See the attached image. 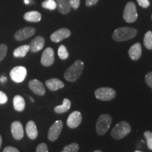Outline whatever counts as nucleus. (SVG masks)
Returning a JSON list of instances; mask_svg holds the SVG:
<instances>
[{
	"label": "nucleus",
	"mask_w": 152,
	"mask_h": 152,
	"mask_svg": "<svg viewBox=\"0 0 152 152\" xmlns=\"http://www.w3.org/2000/svg\"><path fill=\"white\" fill-rule=\"evenodd\" d=\"M84 69V63L77 60L66 70L64 73V77L67 81L75 82L80 77Z\"/></svg>",
	"instance_id": "nucleus-1"
},
{
	"label": "nucleus",
	"mask_w": 152,
	"mask_h": 152,
	"mask_svg": "<svg viewBox=\"0 0 152 152\" xmlns=\"http://www.w3.org/2000/svg\"><path fill=\"white\" fill-rule=\"evenodd\" d=\"M137 31L135 28L122 27L117 28L113 34V39L116 42H124L132 39L137 35Z\"/></svg>",
	"instance_id": "nucleus-2"
},
{
	"label": "nucleus",
	"mask_w": 152,
	"mask_h": 152,
	"mask_svg": "<svg viewBox=\"0 0 152 152\" xmlns=\"http://www.w3.org/2000/svg\"><path fill=\"white\" fill-rule=\"evenodd\" d=\"M130 132L131 127L130 124L126 121H121L112 129L111 134L115 140H121L128 135Z\"/></svg>",
	"instance_id": "nucleus-3"
},
{
	"label": "nucleus",
	"mask_w": 152,
	"mask_h": 152,
	"mask_svg": "<svg viewBox=\"0 0 152 152\" xmlns=\"http://www.w3.org/2000/svg\"><path fill=\"white\" fill-rule=\"evenodd\" d=\"M111 122L112 118L109 114H102L100 115L96 125V132L99 135L102 136L106 134L111 126Z\"/></svg>",
	"instance_id": "nucleus-4"
},
{
	"label": "nucleus",
	"mask_w": 152,
	"mask_h": 152,
	"mask_svg": "<svg viewBox=\"0 0 152 152\" xmlns=\"http://www.w3.org/2000/svg\"><path fill=\"white\" fill-rule=\"evenodd\" d=\"M138 14L137 11L135 4L130 1L125 5L123 11V19L127 23H134L137 19Z\"/></svg>",
	"instance_id": "nucleus-5"
},
{
	"label": "nucleus",
	"mask_w": 152,
	"mask_h": 152,
	"mask_svg": "<svg viewBox=\"0 0 152 152\" xmlns=\"http://www.w3.org/2000/svg\"><path fill=\"white\" fill-rule=\"evenodd\" d=\"M95 96L102 101H110L115 96V91L111 87H100L95 91Z\"/></svg>",
	"instance_id": "nucleus-6"
},
{
	"label": "nucleus",
	"mask_w": 152,
	"mask_h": 152,
	"mask_svg": "<svg viewBox=\"0 0 152 152\" xmlns=\"http://www.w3.org/2000/svg\"><path fill=\"white\" fill-rule=\"evenodd\" d=\"M27 69L24 66H16L10 71V77L15 83H20L26 79Z\"/></svg>",
	"instance_id": "nucleus-7"
},
{
	"label": "nucleus",
	"mask_w": 152,
	"mask_h": 152,
	"mask_svg": "<svg viewBox=\"0 0 152 152\" xmlns=\"http://www.w3.org/2000/svg\"><path fill=\"white\" fill-rule=\"evenodd\" d=\"M63 128V122L61 121H56L49 128L48 132V139L50 141L54 142L59 137Z\"/></svg>",
	"instance_id": "nucleus-8"
},
{
	"label": "nucleus",
	"mask_w": 152,
	"mask_h": 152,
	"mask_svg": "<svg viewBox=\"0 0 152 152\" xmlns=\"http://www.w3.org/2000/svg\"><path fill=\"white\" fill-rule=\"evenodd\" d=\"M35 32V28L33 27H25L22 29L18 30L15 33L14 37L17 41H23L34 35Z\"/></svg>",
	"instance_id": "nucleus-9"
},
{
	"label": "nucleus",
	"mask_w": 152,
	"mask_h": 152,
	"mask_svg": "<svg viewBox=\"0 0 152 152\" xmlns=\"http://www.w3.org/2000/svg\"><path fill=\"white\" fill-rule=\"evenodd\" d=\"M41 64L44 66H50L54 62V52L51 47H47L44 51L41 57Z\"/></svg>",
	"instance_id": "nucleus-10"
},
{
	"label": "nucleus",
	"mask_w": 152,
	"mask_h": 152,
	"mask_svg": "<svg viewBox=\"0 0 152 152\" xmlns=\"http://www.w3.org/2000/svg\"><path fill=\"white\" fill-rule=\"evenodd\" d=\"M71 35V33L70 30H68V28H63L53 33L50 36V39L54 42H59L63 39L69 37Z\"/></svg>",
	"instance_id": "nucleus-11"
},
{
	"label": "nucleus",
	"mask_w": 152,
	"mask_h": 152,
	"mask_svg": "<svg viewBox=\"0 0 152 152\" xmlns=\"http://www.w3.org/2000/svg\"><path fill=\"white\" fill-rule=\"evenodd\" d=\"M82 115L79 111H73L68 116L66 123L70 128L74 129L77 128L82 122Z\"/></svg>",
	"instance_id": "nucleus-12"
},
{
	"label": "nucleus",
	"mask_w": 152,
	"mask_h": 152,
	"mask_svg": "<svg viewBox=\"0 0 152 152\" xmlns=\"http://www.w3.org/2000/svg\"><path fill=\"white\" fill-rule=\"evenodd\" d=\"M28 86H29L30 90L33 91L35 94L39 95V96H43L46 92L43 83L37 79L30 80L28 83Z\"/></svg>",
	"instance_id": "nucleus-13"
},
{
	"label": "nucleus",
	"mask_w": 152,
	"mask_h": 152,
	"mask_svg": "<svg viewBox=\"0 0 152 152\" xmlns=\"http://www.w3.org/2000/svg\"><path fill=\"white\" fill-rule=\"evenodd\" d=\"M11 134H12L15 140H20L23 137V127L21 123L19 122V121H14L12 123L11 125Z\"/></svg>",
	"instance_id": "nucleus-14"
},
{
	"label": "nucleus",
	"mask_w": 152,
	"mask_h": 152,
	"mask_svg": "<svg viewBox=\"0 0 152 152\" xmlns=\"http://www.w3.org/2000/svg\"><path fill=\"white\" fill-rule=\"evenodd\" d=\"M45 40L42 36H37L30 43V50L32 52H37L45 46Z\"/></svg>",
	"instance_id": "nucleus-15"
},
{
	"label": "nucleus",
	"mask_w": 152,
	"mask_h": 152,
	"mask_svg": "<svg viewBox=\"0 0 152 152\" xmlns=\"http://www.w3.org/2000/svg\"><path fill=\"white\" fill-rule=\"evenodd\" d=\"M129 56L133 61L140 59L142 56V46L140 43L137 42L130 47L128 51Z\"/></svg>",
	"instance_id": "nucleus-16"
},
{
	"label": "nucleus",
	"mask_w": 152,
	"mask_h": 152,
	"mask_svg": "<svg viewBox=\"0 0 152 152\" xmlns=\"http://www.w3.org/2000/svg\"><path fill=\"white\" fill-rule=\"evenodd\" d=\"M45 84L47 88L51 91H56L64 87V83L61 80L57 78L47 80L45 82Z\"/></svg>",
	"instance_id": "nucleus-17"
},
{
	"label": "nucleus",
	"mask_w": 152,
	"mask_h": 152,
	"mask_svg": "<svg viewBox=\"0 0 152 152\" xmlns=\"http://www.w3.org/2000/svg\"><path fill=\"white\" fill-rule=\"evenodd\" d=\"M26 132L30 140H35L38 135V131L35 123L33 121H28L26 127Z\"/></svg>",
	"instance_id": "nucleus-18"
},
{
	"label": "nucleus",
	"mask_w": 152,
	"mask_h": 152,
	"mask_svg": "<svg viewBox=\"0 0 152 152\" xmlns=\"http://www.w3.org/2000/svg\"><path fill=\"white\" fill-rule=\"evenodd\" d=\"M58 11L62 14H67L71 10L69 0H56Z\"/></svg>",
	"instance_id": "nucleus-19"
},
{
	"label": "nucleus",
	"mask_w": 152,
	"mask_h": 152,
	"mask_svg": "<svg viewBox=\"0 0 152 152\" xmlns=\"http://www.w3.org/2000/svg\"><path fill=\"white\" fill-rule=\"evenodd\" d=\"M23 18L26 20L28 22H39L42 19L41 14L37 11H28L24 14Z\"/></svg>",
	"instance_id": "nucleus-20"
},
{
	"label": "nucleus",
	"mask_w": 152,
	"mask_h": 152,
	"mask_svg": "<svg viewBox=\"0 0 152 152\" xmlns=\"http://www.w3.org/2000/svg\"><path fill=\"white\" fill-rule=\"evenodd\" d=\"M13 104H14L15 110L17 111H23L26 106V102H25L24 99L20 95H16L14 96Z\"/></svg>",
	"instance_id": "nucleus-21"
},
{
	"label": "nucleus",
	"mask_w": 152,
	"mask_h": 152,
	"mask_svg": "<svg viewBox=\"0 0 152 152\" xmlns=\"http://www.w3.org/2000/svg\"><path fill=\"white\" fill-rule=\"evenodd\" d=\"M30 51V46L28 45H24L18 47L14 51V56L16 58H23L26 56L28 52Z\"/></svg>",
	"instance_id": "nucleus-22"
},
{
	"label": "nucleus",
	"mask_w": 152,
	"mask_h": 152,
	"mask_svg": "<svg viewBox=\"0 0 152 152\" xmlns=\"http://www.w3.org/2000/svg\"><path fill=\"white\" fill-rule=\"evenodd\" d=\"M71 106V101L68 99H64L63 104L60 106H57L54 108V111L56 113H63L67 112Z\"/></svg>",
	"instance_id": "nucleus-23"
},
{
	"label": "nucleus",
	"mask_w": 152,
	"mask_h": 152,
	"mask_svg": "<svg viewBox=\"0 0 152 152\" xmlns=\"http://www.w3.org/2000/svg\"><path fill=\"white\" fill-rule=\"evenodd\" d=\"M144 45L148 49H152V32L148 31L144 37Z\"/></svg>",
	"instance_id": "nucleus-24"
},
{
	"label": "nucleus",
	"mask_w": 152,
	"mask_h": 152,
	"mask_svg": "<svg viewBox=\"0 0 152 152\" xmlns=\"http://www.w3.org/2000/svg\"><path fill=\"white\" fill-rule=\"evenodd\" d=\"M42 7L44 9H49V10H54L56 9L57 5L55 0H45L42 3Z\"/></svg>",
	"instance_id": "nucleus-25"
},
{
	"label": "nucleus",
	"mask_w": 152,
	"mask_h": 152,
	"mask_svg": "<svg viewBox=\"0 0 152 152\" xmlns=\"http://www.w3.org/2000/svg\"><path fill=\"white\" fill-rule=\"evenodd\" d=\"M58 55L59 56V58L62 60H66L67 59L68 56V50L66 49V47L64 45H61L58 49Z\"/></svg>",
	"instance_id": "nucleus-26"
},
{
	"label": "nucleus",
	"mask_w": 152,
	"mask_h": 152,
	"mask_svg": "<svg viewBox=\"0 0 152 152\" xmlns=\"http://www.w3.org/2000/svg\"><path fill=\"white\" fill-rule=\"evenodd\" d=\"M79 150V145L77 143H72L66 146L61 152H77Z\"/></svg>",
	"instance_id": "nucleus-27"
},
{
	"label": "nucleus",
	"mask_w": 152,
	"mask_h": 152,
	"mask_svg": "<svg viewBox=\"0 0 152 152\" xmlns=\"http://www.w3.org/2000/svg\"><path fill=\"white\" fill-rule=\"evenodd\" d=\"M144 137L147 140V147L150 150H152V132L150 131H146L144 133Z\"/></svg>",
	"instance_id": "nucleus-28"
},
{
	"label": "nucleus",
	"mask_w": 152,
	"mask_h": 152,
	"mask_svg": "<svg viewBox=\"0 0 152 152\" xmlns=\"http://www.w3.org/2000/svg\"><path fill=\"white\" fill-rule=\"evenodd\" d=\"M7 46L4 44H1L0 45V62L5 58L6 55L7 54Z\"/></svg>",
	"instance_id": "nucleus-29"
},
{
	"label": "nucleus",
	"mask_w": 152,
	"mask_h": 152,
	"mask_svg": "<svg viewBox=\"0 0 152 152\" xmlns=\"http://www.w3.org/2000/svg\"><path fill=\"white\" fill-rule=\"evenodd\" d=\"M36 152H49L48 147L45 143H41L37 147Z\"/></svg>",
	"instance_id": "nucleus-30"
},
{
	"label": "nucleus",
	"mask_w": 152,
	"mask_h": 152,
	"mask_svg": "<svg viewBox=\"0 0 152 152\" xmlns=\"http://www.w3.org/2000/svg\"><path fill=\"white\" fill-rule=\"evenodd\" d=\"M145 81L148 86L152 89V72H149L146 75Z\"/></svg>",
	"instance_id": "nucleus-31"
},
{
	"label": "nucleus",
	"mask_w": 152,
	"mask_h": 152,
	"mask_svg": "<svg viewBox=\"0 0 152 152\" xmlns=\"http://www.w3.org/2000/svg\"><path fill=\"white\" fill-rule=\"evenodd\" d=\"M69 3L71 8L77 9H78L80 4V0H69Z\"/></svg>",
	"instance_id": "nucleus-32"
},
{
	"label": "nucleus",
	"mask_w": 152,
	"mask_h": 152,
	"mask_svg": "<svg viewBox=\"0 0 152 152\" xmlns=\"http://www.w3.org/2000/svg\"><path fill=\"white\" fill-rule=\"evenodd\" d=\"M8 100V97H7V94L2 91H0V104H6Z\"/></svg>",
	"instance_id": "nucleus-33"
},
{
	"label": "nucleus",
	"mask_w": 152,
	"mask_h": 152,
	"mask_svg": "<svg viewBox=\"0 0 152 152\" xmlns=\"http://www.w3.org/2000/svg\"><path fill=\"white\" fill-rule=\"evenodd\" d=\"M140 7L142 8H147L149 7L150 2L149 0H137Z\"/></svg>",
	"instance_id": "nucleus-34"
},
{
	"label": "nucleus",
	"mask_w": 152,
	"mask_h": 152,
	"mask_svg": "<svg viewBox=\"0 0 152 152\" xmlns=\"http://www.w3.org/2000/svg\"><path fill=\"white\" fill-rule=\"evenodd\" d=\"M3 152H19V151L14 147H7L3 150Z\"/></svg>",
	"instance_id": "nucleus-35"
},
{
	"label": "nucleus",
	"mask_w": 152,
	"mask_h": 152,
	"mask_svg": "<svg viewBox=\"0 0 152 152\" xmlns=\"http://www.w3.org/2000/svg\"><path fill=\"white\" fill-rule=\"evenodd\" d=\"M99 0H85V4L87 7H92L97 4Z\"/></svg>",
	"instance_id": "nucleus-36"
},
{
	"label": "nucleus",
	"mask_w": 152,
	"mask_h": 152,
	"mask_svg": "<svg viewBox=\"0 0 152 152\" xmlns=\"http://www.w3.org/2000/svg\"><path fill=\"white\" fill-rule=\"evenodd\" d=\"M7 77H5V76H2V77L0 78V82H1V83H5V82H7Z\"/></svg>",
	"instance_id": "nucleus-37"
},
{
	"label": "nucleus",
	"mask_w": 152,
	"mask_h": 152,
	"mask_svg": "<svg viewBox=\"0 0 152 152\" xmlns=\"http://www.w3.org/2000/svg\"><path fill=\"white\" fill-rule=\"evenodd\" d=\"M1 142H2V138H1V136L0 135V149H1Z\"/></svg>",
	"instance_id": "nucleus-38"
},
{
	"label": "nucleus",
	"mask_w": 152,
	"mask_h": 152,
	"mask_svg": "<svg viewBox=\"0 0 152 152\" xmlns=\"http://www.w3.org/2000/svg\"><path fill=\"white\" fill-rule=\"evenodd\" d=\"M30 99L31 100V102H35V101H34V99H33L32 98V97H30Z\"/></svg>",
	"instance_id": "nucleus-39"
},
{
	"label": "nucleus",
	"mask_w": 152,
	"mask_h": 152,
	"mask_svg": "<svg viewBox=\"0 0 152 152\" xmlns=\"http://www.w3.org/2000/svg\"><path fill=\"white\" fill-rule=\"evenodd\" d=\"M94 152H102V151H100V150H96V151H94Z\"/></svg>",
	"instance_id": "nucleus-40"
},
{
	"label": "nucleus",
	"mask_w": 152,
	"mask_h": 152,
	"mask_svg": "<svg viewBox=\"0 0 152 152\" xmlns=\"http://www.w3.org/2000/svg\"><path fill=\"white\" fill-rule=\"evenodd\" d=\"M134 152H142V151H135Z\"/></svg>",
	"instance_id": "nucleus-41"
}]
</instances>
